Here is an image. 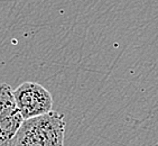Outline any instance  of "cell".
Masks as SVG:
<instances>
[{"mask_svg":"<svg viewBox=\"0 0 158 146\" xmlns=\"http://www.w3.org/2000/svg\"><path fill=\"white\" fill-rule=\"evenodd\" d=\"M65 116L55 111L24 120L14 146H64Z\"/></svg>","mask_w":158,"mask_h":146,"instance_id":"6da1fadb","label":"cell"},{"mask_svg":"<svg viewBox=\"0 0 158 146\" xmlns=\"http://www.w3.org/2000/svg\"><path fill=\"white\" fill-rule=\"evenodd\" d=\"M14 98L24 120L46 115L52 111V94L40 83L29 81L23 82L14 90Z\"/></svg>","mask_w":158,"mask_h":146,"instance_id":"7a4b0ae2","label":"cell"},{"mask_svg":"<svg viewBox=\"0 0 158 146\" xmlns=\"http://www.w3.org/2000/svg\"><path fill=\"white\" fill-rule=\"evenodd\" d=\"M23 122L14 90L9 84L0 83V146H14V140Z\"/></svg>","mask_w":158,"mask_h":146,"instance_id":"3957f363","label":"cell"},{"mask_svg":"<svg viewBox=\"0 0 158 146\" xmlns=\"http://www.w3.org/2000/svg\"><path fill=\"white\" fill-rule=\"evenodd\" d=\"M154 146H158V142H157V143H156V144H155V145H154Z\"/></svg>","mask_w":158,"mask_h":146,"instance_id":"277c9868","label":"cell"}]
</instances>
